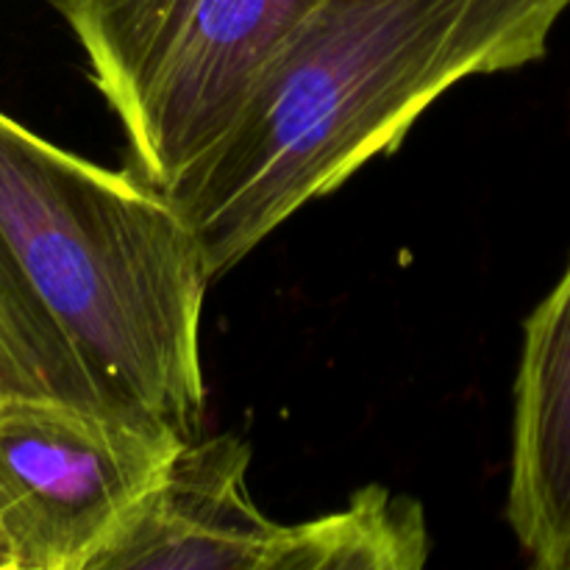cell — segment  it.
I'll return each mask as SVG.
<instances>
[{"label":"cell","instance_id":"3957f363","mask_svg":"<svg viewBox=\"0 0 570 570\" xmlns=\"http://www.w3.org/2000/svg\"><path fill=\"white\" fill-rule=\"evenodd\" d=\"M126 134L167 189L228 126L271 50L315 0H50Z\"/></svg>","mask_w":570,"mask_h":570},{"label":"cell","instance_id":"5b68a950","mask_svg":"<svg viewBox=\"0 0 570 570\" xmlns=\"http://www.w3.org/2000/svg\"><path fill=\"white\" fill-rule=\"evenodd\" d=\"M187 440L156 417L0 404V523L17 570H95Z\"/></svg>","mask_w":570,"mask_h":570},{"label":"cell","instance_id":"6da1fadb","mask_svg":"<svg viewBox=\"0 0 570 570\" xmlns=\"http://www.w3.org/2000/svg\"><path fill=\"white\" fill-rule=\"evenodd\" d=\"M212 282L165 189L0 111V354L14 399L137 412L200 438Z\"/></svg>","mask_w":570,"mask_h":570},{"label":"cell","instance_id":"8992f818","mask_svg":"<svg viewBox=\"0 0 570 570\" xmlns=\"http://www.w3.org/2000/svg\"><path fill=\"white\" fill-rule=\"evenodd\" d=\"M507 518L534 568L570 570V265L523 328Z\"/></svg>","mask_w":570,"mask_h":570},{"label":"cell","instance_id":"277c9868","mask_svg":"<svg viewBox=\"0 0 570 570\" xmlns=\"http://www.w3.org/2000/svg\"><path fill=\"white\" fill-rule=\"evenodd\" d=\"M243 438H195L142 501L95 570H421L429 562L421 501L382 484L343 510L278 523L248 488Z\"/></svg>","mask_w":570,"mask_h":570},{"label":"cell","instance_id":"7a4b0ae2","mask_svg":"<svg viewBox=\"0 0 570 570\" xmlns=\"http://www.w3.org/2000/svg\"><path fill=\"white\" fill-rule=\"evenodd\" d=\"M570 0H315L228 126L165 189L209 262L237 267L306 204L401 145L454 83L549 48Z\"/></svg>","mask_w":570,"mask_h":570},{"label":"cell","instance_id":"ba28073f","mask_svg":"<svg viewBox=\"0 0 570 570\" xmlns=\"http://www.w3.org/2000/svg\"><path fill=\"white\" fill-rule=\"evenodd\" d=\"M14 399V387H11V376H9V367H6L3 354H0V404L3 401Z\"/></svg>","mask_w":570,"mask_h":570},{"label":"cell","instance_id":"52a82bcc","mask_svg":"<svg viewBox=\"0 0 570 570\" xmlns=\"http://www.w3.org/2000/svg\"><path fill=\"white\" fill-rule=\"evenodd\" d=\"M0 570H17V557H14V549H11L9 538H6L3 523H0Z\"/></svg>","mask_w":570,"mask_h":570}]
</instances>
